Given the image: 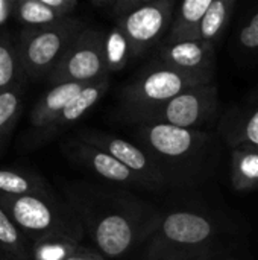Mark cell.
<instances>
[{
	"label": "cell",
	"instance_id": "1",
	"mask_svg": "<svg viewBox=\"0 0 258 260\" xmlns=\"http://www.w3.org/2000/svg\"><path fill=\"white\" fill-rule=\"evenodd\" d=\"M85 233L102 256L117 259L149 241L163 213L129 189L106 183L73 181L62 186Z\"/></svg>",
	"mask_w": 258,
	"mask_h": 260
},
{
	"label": "cell",
	"instance_id": "2",
	"mask_svg": "<svg viewBox=\"0 0 258 260\" xmlns=\"http://www.w3.org/2000/svg\"><path fill=\"white\" fill-rule=\"evenodd\" d=\"M134 140L154 160L172 187L193 186L210 178L219 154L216 139L201 129L138 125Z\"/></svg>",
	"mask_w": 258,
	"mask_h": 260
},
{
	"label": "cell",
	"instance_id": "3",
	"mask_svg": "<svg viewBox=\"0 0 258 260\" xmlns=\"http://www.w3.org/2000/svg\"><path fill=\"white\" fill-rule=\"evenodd\" d=\"M0 206L32 244L47 238H65L81 244L85 235L76 212L55 192L27 197L0 195Z\"/></svg>",
	"mask_w": 258,
	"mask_h": 260
},
{
	"label": "cell",
	"instance_id": "4",
	"mask_svg": "<svg viewBox=\"0 0 258 260\" xmlns=\"http://www.w3.org/2000/svg\"><path fill=\"white\" fill-rule=\"evenodd\" d=\"M214 235V222L207 215L198 210H173L163 216L141 260H186L208 253Z\"/></svg>",
	"mask_w": 258,
	"mask_h": 260
},
{
	"label": "cell",
	"instance_id": "5",
	"mask_svg": "<svg viewBox=\"0 0 258 260\" xmlns=\"http://www.w3.org/2000/svg\"><path fill=\"white\" fill-rule=\"evenodd\" d=\"M90 24L79 17H68L41 27H23L14 38L23 70L29 81L47 79L73 41Z\"/></svg>",
	"mask_w": 258,
	"mask_h": 260
},
{
	"label": "cell",
	"instance_id": "6",
	"mask_svg": "<svg viewBox=\"0 0 258 260\" xmlns=\"http://www.w3.org/2000/svg\"><path fill=\"white\" fill-rule=\"evenodd\" d=\"M210 82H214V72H184L149 62L122 87L119 94L120 111L126 114L155 107Z\"/></svg>",
	"mask_w": 258,
	"mask_h": 260
},
{
	"label": "cell",
	"instance_id": "7",
	"mask_svg": "<svg viewBox=\"0 0 258 260\" xmlns=\"http://www.w3.org/2000/svg\"><path fill=\"white\" fill-rule=\"evenodd\" d=\"M219 113V88L216 82L190 88L176 98L144 110L123 114L128 123L169 125L176 128L199 129L211 123Z\"/></svg>",
	"mask_w": 258,
	"mask_h": 260
},
{
	"label": "cell",
	"instance_id": "8",
	"mask_svg": "<svg viewBox=\"0 0 258 260\" xmlns=\"http://www.w3.org/2000/svg\"><path fill=\"white\" fill-rule=\"evenodd\" d=\"M105 40L106 32L96 27H87L70 46L59 64L47 78V82L55 87L67 82L88 84L105 76Z\"/></svg>",
	"mask_w": 258,
	"mask_h": 260
},
{
	"label": "cell",
	"instance_id": "9",
	"mask_svg": "<svg viewBox=\"0 0 258 260\" xmlns=\"http://www.w3.org/2000/svg\"><path fill=\"white\" fill-rule=\"evenodd\" d=\"M175 12L173 0H146L132 12L116 20L128 40L131 59L144 55L167 35Z\"/></svg>",
	"mask_w": 258,
	"mask_h": 260
},
{
	"label": "cell",
	"instance_id": "10",
	"mask_svg": "<svg viewBox=\"0 0 258 260\" xmlns=\"http://www.w3.org/2000/svg\"><path fill=\"white\" fill-rule=\"evenodd\" d=\"M61 151L64 155L78 168L88 174L96 175L106 184L120 186L125 189H144L155 190L152 184L141 175L132 172L123 163L116 160L108 152L87 145L76 137L67 139L61 143Z\"/></svg>",
	"mask_w": 258,
	"mask_h": 260
},
{
	"label": "cell",
	"instance_id": "11",
	"mask_svg": "<svg viewBox=\"0 0 258 260\" xmlns=\"http://www.w3.org/2000/svg\"><path fill=\"white\" fill-rule=\"evenodd\" d=\"M75 137L87 145H91L97 149L108 152L116 160H119L126 168H129L132 172L148 180L155 190L172 187L166 175L158 169L154 160L135 142H129L122 137L113 136L109 133L93 129V128H82L75 134Z\"/></svg>",
	"mask_w": 258,
	"mask_h": 260
},
{
	"label": "cell",
	"instance_id": "12",
	"mask_svg": "<svg viewBox=\"0 0 258 260\" xmlns=\"http://www.w3.org/2000/svg\"><path fill=\"white\" fill-rule=\"evenodd\" d=\"M108 88H109V76L90 82L76 98H73L68 102V105L46 128H43L35 134L23 136L21 146L24 149H35L53 140L58 134L75 125L78 120H81L103 98Z\"/></svg>",
	"mask_w": 258,
	"mask_h": 260
},
{
	"label": "cell",
	"instance_id": "13",
	"mask_svg": "<svg viewBox=\"0 0 258 260\" xmlns=\"http://www.w3.org/2000/svg\"><path fill=\"white\" fill-rule=\"evenodd\" d=\"M152 62L184 72H214V44L201 40L161 44Z\"/></svg>",
	"mask_w": 258,
	"mask_h": 260
},
{
	"label": "cell",
	"instance_id": "14",
	"mask_svg": "<svg viewBox=\"0 0 258 260\" xmlns=\"http://www.w3.org/2000/svg\"><path fill=\"white\" fill-rule=\"evenodd\" d=\"M220 133L234 148H258V87L245 102L231 107L220 120Z\"/></svg>",
	"mask_w": 258,
	"mask_h": 260
},
{
	"label": "cell",
	"instance_id": "15",
	"mask_svg": "<svg viewBox=\"0 0 258 260\" xmlns=\"http://www.w3.org/2000/svg\"><path fill=\"white\" fill-rule=\"evenodd\" d=\"M78 6L76 0H14L12 17L23 27H41L73 17Z\"/></svg>",
	"mask_w": 258,
	"mask_h": 260
},
{
	"label": "cell",
	"instance_id": "16",
	"mask_svg": "<svg viewBox=\"0 0 258 260\" xmlns=\"http://www.w3.org/2000/svg\"><path fill=\"white\" fill-rule=\"evenodd\" d=\"M88 84L67 82V84L55 85L47 93H44L30 111L29 129L24 133V136L35 134L43 128H46L68 105V102L73 98H76Z\"/></svg>",
	"mask_w": 258,
	"mask_h": 260
},
{
	"label": "cell",
	"instance_id": "17",
	"mask_svg": "<svg viewBox=\"0 0 258 260\" xmlns=\"http://www.w3.org/2000/svg\"><path fill=\"white\" fill-rule=\"evenodd\" d=\"M213 0H184L179 3L163 44L198 40L202 18Z\"/></svg>",
	"mask_w": 258,
	"mask_h": 260
},
{
	"label": "cell",
	"instance_id": "18",
	"mask_svg": "<svg viewBox=\"0 0 258 260\" xmlns=\"http://www.w3.org/2000/svg\"><path fill=\"white\" fill-rule=\"evenodd\" d=\"M47 193H53V189L38 172L18 168L0 169V195L27 197Z\"/></svg>",
	"mask_w": 258,
	"mask_h": 260
},
{
	"label": "cell",
	"instance_id": "19",
	"mask_svg": "<svg viewBox=\"0 0 258 260\" xmlns=\"http://www.w3.org/2000/svg\"><path fill=\"white\" fill-rule=\"evenodd\" d=\"M27 76L23 70L15 38L12 34L0 32V88L11 90L26 87Z\"/></svg>",
	"mask_w": 258,
	"mask_h": 260
},
{
	"label": "cell",
	"instance_id": "20",
	"mask_svg": "<svg viewBox=\"0 0 258 260\" xmlns=\"http://www.w3.org/2000/svg\"><path fill=\"white\" fill-rule=\"evenodd\" d=\"M231 184L237 192L258 189V148L240 146L233 149Z\"/></svg>",
	"mask_w": 258,
	"mask_h": 260
},
{
	"label": "cell",
	"instance_id": "21",
	"mask_svg": "<svg viewBox=\"0 0 258 260\" xmlns=\"http://www.w3.org/2000/svg\"><path fill=\"white\" fill-rule=\"evenodd\" d=\"M0 253L15 260H33V244L0 206Z\"/></svg>",
	"mask_w": 258,
	"mask_h": 260
},
{
	"label": "cell",
	"instance_id": "22",
	"mask_svg": "<svg viewBox=\"0 0 258 260\" xmlns=\"http://www.w3.org/2000/svg\"><path fill=\"white\" fill-rule=\"evenodd\" d=\"M234 6L236 0H213L202 18L198 40L214 44L228 27Z\"/></svg>",
	"mask_w": 258,
	"mask_h": 260
},
{
	"label": "cell",
	"instance_id": "23",
	"mask_svg": "<svg viewBox=\"0 0 258 260\" xmlns=\"http://www.w3.org/2000/svg\"><path fill=\"white\" fill-rule=\"evenodd\" d=\"M24 107V87L5 90L0 94V154L17 126Z\"/></svg>",
	"mask_w": 258,
	"mask_h": 260
},
{
	"label": "cell",
	"instance_id": "24",
	"mask_svg": "<svg viewBox=\"0 0 258 260\" xmlns=\"http://www.w3.org/2000/svg\"><path fill=\"white\" fill-rule=\"evenodd\" d=\"M131 59L129 44L123 30L116 24L109 32H106L105 40V64L106 73H116L123 70Z\"/></svg>",
	"mask_w": 258,
	"mask_h": 260
},
{
	"label": "cell",
	"instance_id": "25",
	"mask_svg": "<svg viewBox=\"0 0 258 260\" xmlns=\"http://www.w3.org/2000/svg\"><path fill=\"white\" fill-rule=\"evenodd\" d=\"M79 247L65 238H47L33 244V260H67Z\"/></svg>",
	"mask_w": 258,
	"mask_h": 260
},
{
	"label": "cell",
	"instance_id": "26",
	"mask_svg": "<svg viewBox=\"0 0 258 260\" xmlns=\"http://www.w3.org/2000/svg\"><path fill=\"white\" fill-rule=\"evenodd\" d=\"M237 43L243 50L258 52V9L243 21L237 34Z\"/></svg>",
	"mask_w": 258,
	"mask_h": 260
},
{
	"label": "cell",
	"instance_id": "27",
	"mask_svg": "<svg viewBox=\"0 0 258 260\" xmlns=\"http://www.w3.org/2000/svg\"><path fill=\"white\" fill-rule=\"evenodd\" d=\"M146 0H94L91 5L94 8H99L114 17L116 20L132 12L138 6H141Z\"/></svg>",
	"mask_w": 258,
	"mask_h": 260
},
{
	"label": "cell",
	"instance_id": "28",
	"mask_svg": "<svg viewBox=\"0 0 258 260\" xmlns=\"http://www.w3.org/2000/svg\"><path fill=\"white\" fill-rule=\"evenodd\" d=\"M67 260H106L99 251H93L90 248L79 247Z\"/></svg>",
	"mask_w": 258,
	"mask_h": 260
},
{
	"label": "cell",
	"instance_id": "29",
	"mask_svg": "<svg viewBox=\"0 0 258 260\" xmlns=\"http://www.w3.org/2000/svg\"><path fill=\"white\" fill-rule=\"evenodd\" d=\"M12 8H14V0H0V24L12 15Z\"/></svg>",
	"mask_w": 258,
	"mask_h": 260
},
{
	"label": "cell",
	"instance_id": "30",
	"mask_svg": "<svg viewBox=\"0 0 258 260\" xmlns=\"http://www.w3.org/2000/svg\"><path fill=\"white\" fill-rule=\"evenodd\" d=\"M186 260H210V259H208V253H204V254L193 256V257H190V259H186Z\"/></svg>",
	"mask_w": 258,
	"mask_h": 260
},
{
	"label": "cell",
	"instance_id": "31",
	"mask_svg": "<svg viewBox=\"0 0 258 260\" xmlns=\"http://www.w3.org/2000/svg\"><path fill=\"white\" fill-rule=\"evenodd\" d=\"M0 260H15V259H12V257L6 256V254H3V253H0Z\"/></svg>",
	"mask_w": 258,
	"mask_h": 260
},
{
	"label": "cell",
	"instance_id": "32",
	"mask_svg": "<svg viewBox=\"0 0 258 260\" xmlns=\"http://www.w3.org/2000/svg\"><path fill=\"white\" fill-rule=\"evenodd\" d=\"M2 91H3V90H2V88H0V94H2Z\"/></svg>",
	"mask_w": 258,
	"mask_h": 260
},
{
	"label": "cell",
	"instance_id": "33",
	"mask_svg": "<svg viewBox=\"0 0 258 260\" xmlns=\"http://www.w3.org/2000/svg\"><path fill=\"white\" fill-rule=\"evenodd\" d=\"M230 260H237V259H230Z\"/></svg>",
	"mask_w": 258,
	"mask_h": 260
}]
</instances>
